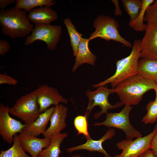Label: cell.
<instances>
[{
  "label": "cell",
  "instance_id": "1",
  "mask_svg": "<svg viewBox=\"0 0 157 157\" xmlns=\"http://www.w3.org/2000/svg\"><path fill=\"white\" fill-rule=\"evenodd\" d=\"M25 11L15 7L0 12V25L2 33L12 39L27 36L34 28Z\"/></svg>",
  "mask_w": 157,
  "mask_h": 157
},
{
  "label": "cell",
  "instance_id": "2",
  "mask_svg": "<svg viewBox=\"0 0 157 157\" xmlns=\"http://www.w3.org/2000/svg\"><path fill=\"white\" fill-rule=\"evenodd\" d=\"M156 84L139 74L131 77L118 84L114 88L115 93L119 96L125 106L136 105L148 91L154 89Z\"/></svg>",
  "mask_w": 157,
  "mask_h": 157
},
{
  "label": "cell",
  "instance_id": "3",
  "mask_svg": "<svg viewBox=\"0 0 157 157\" xmlns=\"http://www.w3.org/2000/svg\"><path fill=\"white\" fill-rule=\"evenodd\" d=\"M132 47L129 56L117 61L116 71L113 75L92 86L97 88L110 83L113 88H114L121 82L138 74V63L141 51V40L135 39Z\"/></svg>",
  "mask_w": 157,
  "mask_h": 157
},
{
  "label": "cell",
  "instance_id": "4",
  "mask_svg": "<svg viewBox=\"0 0 157 157\" xmlns=\"http://www.w3.org/2000/svg\"><path fill=\"white\" fill-rule=\"evenodd\" d=\"M93 26L95 30L88 38L90 41L99 38L106 41L113 40L119 42L127 47H132V44L120 34L118 30L119 27L118 22L111 16H98L94 20Z\"/></svg>",
  "mask_w": 157,
  "mask_h": 157
},
{
  "label": "cell",
  "instance_id": "5",
  "mask_svg": "<svg viewBox=\"0 0 157 157\" xmlns=\"http://www.w3.org/2000/svg\"><path fill=\"white\" fill-rule=\"evenodd\" d=\"M10 114L20 119L26 125L34 122L39 117L41 113L34 90L24 95L10 108Z\"/></svg>",
  "mask_w": 157,
  "mask_h": 157
},
{
  "label": "cell",
  "instance_id": "6",
  "mask_svg": "<svg viewBox=\"0 0 157 157\" xmlns=\"http://www.w3.org/2000/svg\"><path fill=\"white\" fill-rule=\"evenodd\" d=\"M132 108L131 106H125L119 112L107 113L104 122L96 123L94 125L95 126H104L120 129L125 133L127 140H132L141 137L142 134L133 126L129 121V115Z\"/></svg>",
  "mask_w": 157,
  "mask_h": 157
},
{
  "label": "cell",
  "instance_id": "7",
  "mask_svg": "<svg viewBox=\"0 0 157 157\" xmlns=\"http://www.w3.org/2000/svg\"><path fill=\"white\" fill-rule=\"evenodd\" d=\"M62 33V28L59 25L36 24L31 34L26 36L24 44L28 46L40 40L46 44L48 50H53L60 39Z\"/></svg>",
  "mask_w": 157,
  "mask_h": 157
},
{
  "label": "cell",
  "instance_id": "8",
  "mask_svg": "<svg viewBox=\"0 0 157 157\" xmlns=\"http://www.w3.org/2000/svg\"><path fill=\"white\" fill-rule=\"evenodd\" d=\"M94 91L88 90L86 92V95L89 100L85 114L87 117L89 116L92 110L96 106H99L101 110L94 115V118L97 119L103 114H107L108 110L117 108L123 105L121 102H117L114 105L109 103L108 97L110 94L115 93L114 88L109 89L105 86H99Z\"/></svg>",
  "mask_w": 157,
  "mask_h": 157
},
{
  "label": "cell",
  "instance_id": "9",
  "mask_svg": "<svg viewBox=\"0 0 157 157\" xmlns=\"http://www.w3.org/2000/svg\"><path fill=\"white\" fill-rule=\"evenodd\" d=\"M157 131V124L153 131L147 135L133 140H124L118 142L116 146L122 150L119 154L114 157H138L146 151L151 149V143L153 137Z\"/></svg>",
  "mask_w": 157,
  "mask_h": 157
},
{
  "label": "cell",
  "instance_id": "10",
  "mask_svg": "<svg viewBox=\"0 0 157 157\" xmlns=\"http://www.w3.org/2000/svg\"><path fill=\"white\" fill-rule=\"evenodd\" d=\"M10 107L2 103L0 104V135L8 144L13 142L14 135L21 133L26 125L23 124L10 115Z\"/></svg>",
  "mask_w": 157,
  "mask_h": 157
},
{
  "label": "cell",
  "instance_id": "11",
  "mask_svg": "<svg viewBox=\"0 0 157 157\" xmlns=\"http://www.w3.org/2000/svg\"><path fill=\"white\" fill-rule=\"evenodd\" d=\"M41 113L49 108L61 103L67 104V100L59 94L58 90L47 84L41 85L34 90Z\"/></svg>",
  "mask_w": 157,
  "mask_h": 157
},
{
  "label": "cell",
  "instance_id": "12",
  "mask_svg": "<svg viewBox=\"0 0 157 157\" xmlns=\"http://www.w3.org/2000/svg\"><path fill=\"white\" fill-rule=\"evenodd\" d=\"M145 34L141 40L140 57L157 59V25L147 22Z\"/></svg>",
  "mask_w": 157,
  "mask_h": 157
},
{
  "label": "cell",
  "instance_id": "13",
  "mask_svg": "<svg viewBox=\"0 0 157 157\" xmlns=\"http://www.w3.org/2000/svg\"><path fill=\"white\" fill-rule=\"evenodd\" d=\"M67 111V108L61 104L55 106L50 120V126L42 134L44 138L50 139L54 135L60 133L65 128Z\"/></svg>",
  "mask_w": 157,
  "mask_h": 157
},
{
  "label": "cell",
  "instance_id": "14",
  "mask_svg": "<svg viewBox=\"0 0 157 157\" xmlns=\"http://www.w3.org/2000/svg\"><path fill=\"white\" fill-rule=\"evenodd\" d=\"M19 141L25 151L28 152L31 157H38L40 153L49 145L50 139L39 138L20 133L18 135Z\"/></svg>",
  "mask_w": 157,
  "mask_h": 157
},
{
  "label": "cell",
  "instance_id": "15",
  "mask_svg": "<svg viewBox=\"0 0 157 157\" xmlns=\"http://www.w3.org/2000/svg\"><path fill=\"white\" fill-rule=\"evenodd\" d=\"M115 130L110 128L100 139L97 140H93L91 138L87 139L85 143L66 149L69 153L80 150H85L90 152L98 151L103 154L105 157H111L103 147V143L106 140L110 139L115 135Z\"/></svg>",
  "mask_w": 157,
  "mask_h": 157
},
{
  "label": "cell",
  "instance_id": "16",
  "mask_svg": "<svg viewBox=\"0 0 157 157\" xmlns=\"http://www.w3.org/2000/svg\"><path fill=\"white\" fill-rule=\"evenodd\" d=\"M54 108L55 106L52 107L41 113L34 122L29 125H26L21 132L35 137L41 134H43L47 129V125L50 120Z\"/></svg>",
  "mask_w": 157,
  "mask_h": 157
},
{
  "label": "cell",
  "instance_id": "17",
  "mask_svg": "<svg viewBox=\"0 0 157 157\" xmlns=\"http://www.w3.org/2000/svg\"><path fill=\"white\" fill-rule=\"evenodd\" d=\"M88 38H82L78 45L76 58L72 71L74 72L81 65L87 63L94 66L97 60L96 56L89 49Z\"/></svg>",
  "mask_w": 157,
  "mask_h": 157
},
{
  "label": "cell",
  "instance_id": "18",
  "mask_svg": "<svg viewBox=\"0 0 157 157\" xmlns=\"http://www.w3.org/2000/svg\"><path fill=\"white\" fill-rule=\"evenodd\" d=\"M28 18L32 23L49 24L58 18L57 13L51 7L43 6L35 8L29 12Z\"/></svg>",
  "mask_w": 157,
  "mask_h": 157
},
{
  "label": "cell",
  "instance_id": "19",
  "mask_svg": "<svg viewBox=\"0 0 157 157\" xmlns=\"http://www.w3.org/2000/svg\"><path fill=\"white\" fill-rule=\"evenodd\" d=\"M138 72L157 85V59L142 58L138 62Z\"/></svg>",
  "mask_w": 157,
  "mask_h": 157
},
{
  "label": "cell",
  "instance_id": "20",
  "mask_svg": "<svg viewBox=\"0 0 157 157\" xmlns=\"http://www.w3.org/2000/svg\"><path fill=\"white\" fill-rule=\"evenodd\" d=\"M67 135V133H64L52 136L49 146L40 153L38 157H58L61 153L60 145Z\"/></svg>",
  "mask_w": 157,
  "mask_h": 157
},
{
  "label": "cell",
  "instance_id": "21",
  "mask_svg": "<svg viewBox=\"0 0 157 157\" xmlns=\"http://www.w3.org/2000/svg\"><path fill=\"white\" fill-rule=\"evenodd\" d=\"M15 7L29 12L32 10L38 7H51L56 3L53 0H16Z\"/></svg>",
  "mask_w": 157,
  "mask_h": 157
},
{
  "label": "cell",
  "instance_id": "22",
  "mask_svg": "<svg viewBox=\"0 0 157 157\" xmlns=\"http://www.w3.org/2000/svg\"><path fill=\"white\" fill-rule=\"evenodd\" d=\"M63 23L67 28L70 37V44L73 51V56L75 57L83 35L77 31L69 18L65 19Z\"/></svg>",
  "mask_w": 157,
  "mask_h": 157
},
{
  "label": "cell",
  "instance_id": "23",
  "mask_svg": "<svg viewBox=\"0 0 157 157\" xmlns=\"http://www.w3.org/2000/svg\"><path fill=\"white\" fill-rule=\"evenodd\" d=\"M13 145L6 150H2L0 157H31L25 153L19 140L18 135L14 136Z\"/></svg>",
  "mask_w": 157,
  "mask_h": 157
},
{
  "label": "cell",
  "instance_id": "24",
  "mask_svg": "<svg viewBox=\"0 0 157 157\" xmlns=\"http://www.w3.org/2000/svg\"><path fill=\"white\" fill-rule=\"evenodd\" d=\"M142 6L138 17L133 22L129 23L130 27L138 31L146 30L147 25L143 23L145 14L148 8L154 1V0H142Z\"/></svg>",
  "mask_w": 157,
  "mask_h": 157
},
{
  "label": "cell",
  "instance_id": "25",
  "mask_svg": "<svg viewBox=\"0 0 157 157\" xmlns=\"http://www.w3.org/2000/svg\"><path fill=\"white\" fill-rule=\"evenodd\" d=\"M125 11L130 17L129 23H131L136 19L141 10L142 0H122Z\"/></svg>",
  "mask_w": 157,
  "mask_h": 157
},
{
  "label": "cell",
  "instance_id": "26",
  "mask_svg": "<svg viewBox=\"0 0 157 157\" xmlns=\"http://www.w3.org/2000/svg\"><path fill=\"white\" fill-rule=\"evenodd\" d=\"M85 115H78L74 119V126L78 134H82L87 139L91 138L88 130V124Z\"/></svg>",
  "mask_w": 157,
  "mask_h": 157
},
{
  "label": "cell",
  "instance_id": "27",
  "mask_svg": "<svg viewBox=\"0 0 157 157\" xmlns=\"http://www.w3.org/2000/svg\"><path fill=\"white\" fill-rule=\"evenodd\" d=\"M147 113L142 122L145 124H152L157 120V103L154 100L151 101L147 105Z\"/></svg>",
  "mask_w": 157,
  "mask_h": 157
},
{
  "label": "cell",
  "instance_id": "28",
  "mask_svg": "<svg viewBox=\"0 0 157 157\" xmlns=\"http://www.w3.org/2000/svg\"><path fill=\"white\" fill-rule=\"evenodd\" d=\"M144 21L157 25V0L155 1L148 8Z\"/></svg>",
  "mask_w": 157,
  "mask_h": 157
},
{
  "label": "cell",
  "instance_id": "29",
  "mask_svg": "<svg viewBox=\"0 0 157 157\" xmlns=\"http://www.w3.org/2000/svg\"><path fill=\"white\" fill-rule=\"evenodd\" d=\"M18 83V80L7 75L6 73L0 74V84H7L16 85Z\"/></svg>",
  "mask_w": 157,
  "mask_h": 157
},
{
  "label": "cell",
  "instance_id": "30",
  "mask_svg": "<svg viewBox=\"0 0 157 157\" xmlns=\"http://www.w3.org/2000/svg\"><path fill=\"white\" fill-rule=\"evenodd\" d=\"M10 49V45L6 40H0V55L4 56Z\"/></svg>",
  "mask_w": 157,
  "mask_h": 157
},
{
  "label": "cell",
  "instance_id": "31",
  "mask_svg": "<svg viewBox=\"0 0 157 157\" xmlns=\"http://www.w3.org/2000/svg\"><path fill=\"white\" fill-rule=\"evenodd\" d=\"M16 3V1L15 0H0V9L1 10H5L10 5L15 4Z\"/></svg>",
  "mask_w": 157,
  "mask_h": 157
},
{
  "label": "cell",
  "instance_id": "32",
  "mask_svg": "<svg viewBox=\"0 0 157 157\" xmlns=\"http://www.w3.org/2000/svg\"><path fill=\"white\" fill-rule=\"evenodd\" d=\"M151 147V149L154 153L156 157H157V131L153 138Z\"/></svg>",
  "mask_w": 157,
  "mask_h": 157
},
{
  "label": "cell",
  "instance_id": "33",
  "mask_svg": "<svg viewBox=\"0 0 157 157\" xmlns=\"http://www.w3.org/2000/svg\"><path fill=\"white\" fill-rule=\"evenodd\" d=\"M112 1L114 4L115 7V13L116 15H121L122 12L119 6L118 1V0H112Z\"/></svg>",
  "mask_w": 157,
  "mask_h": 157
},
{
  "label": "cell",
  "instance_id": "34",
  "mask_svg": "<svg viewBox=\"0 0 157 157\" xmlns=\"http://www.w3.org/2000/svg\"><path fill=\"white\" fill-rule=\"evenodd\" d=\"M138 157H156L153 151L151 149L147 150Z\"/></svg>",
  "mask_w": 157,
  "mask_h": 157
},
{
  "label": "cell",
  "instance_id": "35",
  "mask_svg": "<svg viewBox=\"0 0 157 157\" xmlns=\"http://www.w3.org/2000/svg\"><path fill=\"white\" fill-rule=\"evenodd\" d=\"M155 91V93H156V98L155 100L156 101V102L157 103V85L156 84V86H155V87L154 89Z\"/></svg>",
  "mask_w": 157,
  "mask_h": 157
},
{
  "label": "cell",
  "instance_id": "36",
  "mask_svg": "<svg viewBox=\"0 0 157 157\" xmlns=\"http://www.w3.org/2000/svg\"><path fill=\"white\" fill-rule=\"evenodd\" d=\"M74 156V157H81L79 156H77V155H76H76Z\"/></svg>",
  "mask_w": 157,
  "mask_h": 157
}]
</instances>
